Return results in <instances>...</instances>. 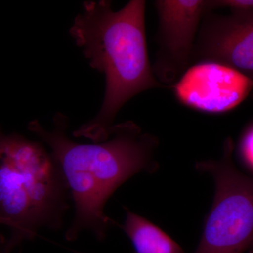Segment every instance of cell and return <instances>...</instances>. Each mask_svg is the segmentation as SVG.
I'll use <instances>...</instances> for the list:
<instances>
[{"instance_id":"obj_1","label":"cell","mask_w":253,"mask_h":253,"mask_svg":"<svg viewBox=\"0 0 253 253\" xmlns=\"http://www.w3.org/2000/svg\"><path fill=\"white\" fill-rule=\"evenodd\" d=\"M53 121L51 130L36 120L28 124V129L51 149L74 202L75 216L66 239L74 241L81 232L89 231L104 241L108 230L116 224L104 214L106 202L131 176L158 170L155 155L158 139L132 121H126L113 125L104 141L81 144L66 134V116L57 113Z\"/></svg>"},{"instance_id":"obj_2","label":"cell","mask_w":253,"mask_h":253,"mask_svg":"<svg viewBox=\"0 0 253 253\" xmlns=\"http://www.w3.org/2000/svg\"><path fill=\"white\" fill-rule=\"evenodd\" d=\"M146 1L132 0L114 11L107 0L86 1L70 33L89 66L106 78L102 106L96 117L73 131L99 142L109 137L116 115L134 96L165 87L150 63L145 28Z\"/></svg>"},{"instance_id":"obj_3","label":"cell","mask_w":253,"mask_h":253,"mask_svg":"<svg viewBox=\"0 0 253 253\" xmlns=\"http://www.w3.org/2000/svg\"><path fill=\"white\" fill-rule=\"evenodd\" d=\"M69 189L42 143L0 127V224L9 229L5 253L36 237L42 228L59 230L69 208Z\"/></svg>"},{"instance_id":"obj_4","label":"cell","mask_w":253,"mask_h":253,"mask_svg":"<svg viewBox=\"0 0 253 253\" xmlns=\"http://www.w3.org/2000/svg\"><path fill=\"white\" fill-rule=\"evenodd\" d=\"M230 139L220 159L196 163L214 183L213 204L194 253H244L253 247V177L236 167Z\"/></svg>"},{"instance_id":"obj_5","label":"cell","mask_w":253,"mask_h":253,"mask_svg":"<svg viewBox=\"0 0 253 253\" xmlns=\"http://www.w3.org/2000/svg\"><path fill=\"white\" fill-rule=\"evenodd\" d=\"M158 50L153 71L172 86L188 69L201 21L212 11L211 0H158Z\"/></svg>"},{"instance_id":"obj_6","label":"cell","mask_w":253,"mask_h":253,"mask_svg":"<svg viewBox=\"0 0 253 253\" xmlns=\"http://www.w3.org/2000/svg\"><path fill=\"white\" fill-rule=\"evenodd\" d=\"M172 86L181 104L202 112L221 113L247 97L253 81L224 63L201 61L188 68Z\"/></svg>"},{"instance_id":"obj_7","label":"cell","mask_w":253,"mask_h":253,"mask_svg":"<svg viewBox=\"0 0 253 253\" xmlns=\"http://www.w3.org/2000/svg\"><path fill=\"white\" fill-rule=\"evenodd\" d=\"M208 14L203 18L192 60L224 63L253 81V14Z\"/></svg>"},{"instance_id":"obj_8","label":"cell","mask_w":253,"mask_h":253,"mask_svg":"<svg viewBox=\"0 0 253 253\" xmlns=\"http://www.w3.org/2000/svg\"><path fill=\"white\" fill-rule=\"evenodd\" d=\"M121 228L130 240L134 253H185L158 226L127 208L126 221Z\"/></svg>"},{"instance_id":"obj_9","label":"cell","mask_w":253,"mask_h":253,"mask_svg":"<svg viewBox=\"0 0 253 253\" xmlns=\"http://www.w3.org/2000/svg\"><path fill=\"white\" fill-rule=\"evenodd\" d=\"M240 151L245 164L253 172V126L243 136Z\"/></svg>"},{"instance_id":"obj_10","label":"cell","mask_w":253,"mask_h":253,"mask_svg":"<svg viewBox=\"0 0 253 253\" xmlns=\"http://www.w3.org/2000/svg\"><path fill=\"white\" fill-rule=\"evenodd\" d=\"M7 238L0 234V253H5V246L6 244Z\"/></svg>"}]
</instances>
